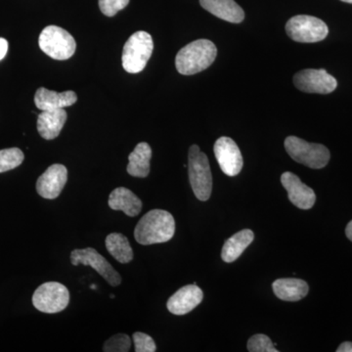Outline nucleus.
<instances>
[{
	"label": "nucleus",
	"instance_id": "2",
	"mask_svg": "<svg viewBox=\"0 0 352 352\" xmlns=\"http://www.w3.org/2000/svg\"><path fill=\"white\" fill-rule=\"evenodd\" d=\"M217 55V48L212 41L208 39L192 41L176 55V69L182 75H196L214 63Z\"/></svg>",
	"mask_w": 352,
	"mask_h": 352
},
{
	"label": "nucleus",
	"instance_id": "20",
	"mask_svg": "<svg viewBox=\"0 0 352 352\" xmlns=\"http://www.w3.org/2000/svg\"><path fill=\"white\" fill-rule=\"evenodd\" d=\"M152 157V149L146 142L136 145L129 156V163L126 170L133 177L145 178L150 173V161Z\"/></svg>",
	"mask_w": 352,
	"mask_h": 352
},
{
	"label": "nucleus",
	"instance_id": "12",
	"mask_svg": "<svg viewBox=\"0 0 352 352\" xmlns=\"http://www.w3.org/2000/svg\"><path fill=\"white\" fill-rule=\"evenodd\" d=\"M68 180V170L63 164L50 166L36 182L38 195L47 200H54L61 194Z\"/></svg>",
	"mask_w": 352,
	"mask_h": 352
},
{
	"label": "nucleus",
	"instance_id": "9",
	"mask_svg": "<svg viewBox=\"0 0 352 352\" xmlns=\"http://www.w3.org/2000/svg\"><path fill=\"white\" fill-rule=\"evenodd\" d=\"M71 263L73 265L91 266L99 275H101L111 286L117 287L122 283V277L110 263L101 256L94 248H85L82 250H74L71 252Z\"/></svg>",
	"mask_w": 352,
	"mask_h": 352
},
{
	"label": "nucleus",
	"instance_id": "30",
	"mask_svg": "<svg viewBox=\"0 0 352 352\" xmlns=\"http://www.w3.org/2000/svg\"><path fill=\"white\" fill-rule=\"evenodd\" d=\"M346 237L349 238V239L352 242V220L351 222H349V224H347L346 228Z\"/></svg>",
	"mask_w": 352,
	"mask_h": 352
},
{
	"label": "nucleus",
	"instance_id": "1",
	"mask_svg": "<svg viewBox=\"0 0 352 352\" xmlns=\"http://www.w3.org/2000/svg\"><path fill=\"white\" fill-rule=\"evenodd\" d=\"M175 233V221L170 212L164 210H152L143 215L134 229V238L138 244H161L173 239Z\"/></svg>",
	"mask_w": 352,
	"mask_h": 352
},
{
	"label": "nucleus",
	"instance_id": "23",
	"mask_svg": "<svg viewBox=\"0 0 352 352\" xmlns=\"http://www.w3.org/2000/svg\"><path fill=\"white\" fill-rule=\"evenodd\" d=\"M24 159V153L19 148L0 150V173L18 168Z\"/></svg>",
	"mask_w": 352,
	"mask_h": 352
},
{
	"label": "nucleus",
	"instance_id": "11",
	"mask_svg": "<svg viewBox=\"0 0 352 352\" xmlns=\"http://www.w3.org/2000/svg\"><path fill=\"white\" fill-rule=\"evenodd\" d=\"M214 151L221 170L228 176L239 175L244 166L242 154L233 139L220 138L215 142Z\"/></svg>",
	"mask_w": 352,
	"mask_h": 352
},
{
	"label": "nucleus",
	"instance_id": "18",
	"mask_svg": "<svg viewBox=\"0 0 352 352\" xmlns=\"http://www.w3.org/2000/svg\"><path fill=\"white\" fill-rule=\"evenodd\" d=\"M67 118L68 116L64 109L43 111L38 117V133L46 140L57 138L63 129Z\"/></svg>",
	"mask_w": 352,
	"mask_h": 352
},
{
	"label": "nucleus",
	"instance_id": "19",
	"mask_svg": "<svg viewBox=\"0 0 352 352\" xmlns=\"http://www.w3.org/2000/svg\"><path fill=\"white\" fill-rule=\"evenodd\" d=\"M272 288L277 298L285 302H298L305 298L309 291L307 282L296 278L278 279L272 284Z\"/></svg>",
	"mask_w": 352,
	"mask_h": 352
},
{
	"label": "nucleus",
	"instance_id": "8",
	"mask_svg": "<svg viewBox=\"0 0 352 352\" xmlns=\"http://www.w3.org/2000/svg\"><path fill=\"white\" fill-rule=\"evenodd\" d=\"M69 302V289L58 282L41 285L32 296V305L44 314H53L63 311Z\"/></svg>",
	"mask_w": 352,
	"mask_h": 352
},
{
	"label": "nucleus",
	"instance_id": "10",
	"mask_svg": "<svg viewBox=\"0 0 352 352\" xmlns=\"http://www.w3.org/2000/svg\"><path fill=\"white\" fill-rule=\"evenodd\" d=\"M295 87L305 94H329L335 91L338 82L324 69H307L294 76Z\"/></svg>",
	"mask_w": 352,
	"mask_h": 352
},
{
	"label": "nucleus",
	"instance_id": "6",
	"mask_svg": "<svg viewBox=\"0 0 352 352\" xmlns=\"http://www.w3.org/2000/svg\"><path fill=\"white\" fill-rule=\"evenodd\" d=\"M41 50L55 60H68L75 54L76 43L69 32L57 25H48L38 38Z\"/></svg>",
	"mask_w": 352,
	"mask_h": 352
},
{
	"label": "nucleus",
	"instance_id": "29",
	"mask_svg": "<svg viewBox=\"0 0 352 352\" xmlns=\"http://www.w3.org/2000/svg\"><path fill=\"white\" fill-rule=\"evenodd\" d=\"M337 352H352V342H342V344L338 347Z\"/></svg>",
	"mask_w": 352,
	"mask_h": 352
},
{
	"label": "nucleus",
	"instance_id": "27",
	"mask_svg": "<svg viewBox=\"0 0 352 352\" xmlns=\"http://www.w3.org/2000/svg\"><path fill=\"white\" fill-rule=\"evenodd\" d=\"M129 3V0H99L101 12L108 17H113Z\"/></svg>",
	"mask_w": 352,
	"mask_h": 352
},
{
	"label": "nucleus",
	"instance_id": "17",
	"mask_svg": "<svg viewBox=\"0 0 352 352\" xmlns=\"http://www.w3.org/2000/svg\"><path fill=\"white\" fill-rule=\"evenodd\" d=\"M109 207L122 210L127 217H138L142 210V201L131 190L119 187L113 190L108 200Z\"/></svg>",
	"mask_w": 352,
	"mask_h": 352
},
{
	"label": "nucleus",
	"instance_id": "28",
	"mask_svg": "<svg viewBox=\"0 0 352 352\" xmlns=\"http://www.w3.org/2000/svg\"><path fill=\"white\" fill-rule=\"evenodd\" d=\"M8 51V43L6 38H0V61L6 56Z\"/></svg>",
	"mask_w": 352,
	"mask_h": 352
},
{
	"label": "nucleus",
	"instance_id": "16",
	"mask_svg": "<svg viewBox=\"0 0 352 352\" xmlns=\"http://www.w3.org/2000/svg\"><path fill=\"white\" fill-rule=\"evenodd\" d=\"M201 6L219 19L239 24L245 19L244 10L234 0H200Z\"/></svg>",
	"mask_w": 352,
	"mask_h": 352
},
{
	"label": "nucleus",
	"instance_id": "24",
	"mask_svg": "<svg viewBox=\"0 0 352 352\" xmlns=\"http://www.w3.org/2000/svg\"><path fill=\"white\" fill-rule=\"evenodd\" d=\"M131 347V339L126 333H117L104 344L103 351L127 352Z\"/></svg>",
	"mask_w": 352,
	"mask_h": 352
},
{
	"label": "nucleus",
	"instance_id": "22",
	"mask_svg": "<svg viewBox=\"0 0 352 352\" xmlns=\"http://www.w3.org/2000/svg\"><path fill=\"white\" fill-rule=\"evenodd\" d=\"M105 243L109 254L120 263H129L133 259L131 245L124 234H109Z\"/></svg>",
	"mask_w": 352,
	"mask_h": 352
},
{
	"label": "nucleus",
	"instance_id": "32",
	"mask_svg": "<svg viewBox=\"0 0 352 352\" xmlns=\"http://www.w3.org/2000/svg\"><path fill=\"white\" fill-rule=\"evenodd\" d=\"M91 289H96V287H95V285H92Z\"/></svg>",
	"mask_w": 352,
	"mask_h": 352
},
{
	"label": "nucleus",
	"instance_id": "3",
	"mask_svg": "<svg viewBox=\"0 0 352 352\" xmlns=\"http://www.w3.org/2000/svg\"><path fill=\"white\" fill-rule=\"evenodd\" d=\"M188 173L192 190L200 201L210 199L212 191V175L207 155L198 145H192L188 153Z\"/></svg>",
	"mask_w": 352,
	"mask_h": 352
},
{
	"label": "nucleus",
	"instance_id": "4",
	"mask_svg": "<svg viewBox=\"0 0 352 352\" xmlns=\"http://www.w3.org/2000/svg\"><path fill=\"white\" fill-rule=\"evenodd\" d=\"M154 43L151 34L140 31L127 39L122 50V67L129 74H138L145 69L152 56Z\"/></svg>",
	"mask_w": 352,
	"mask_h": 352
},
{
	"label": "nucleus",
	"instance_id": "31",
	"mask_svg": "<svg viewBox=\"0 0 352 352\" xmlns=\"http://www.w3.org/2000/svg\"><path fill=\"white\" fill-rule=\"evenodd\" d=\"M342 1L346 2V3L352 4V0H342Z\"/></svg>",
	"mask_w": 352,
	"mask_h": 352
},
{
	"label": "nucleus",
	"instance_id": "21",
	"mask_svg": "<svg viewBox=\"0 0 352 352\" xmlns=\"http://www.w3.org/2000/svg\"><path fill=\"white\" fill-rule=\"evenodd\" d=\"M254 234L250 229H244L236 233L224 243L221 258L227 263H233L240 258L241 254L252 244Z\"/></svg>",
	"mask_w": 352,
	"mask_h": 352
},
{
	"label": "nucleus",
	"instance_id": "15",
	"mask_svg": "<svg viewBox=\"0 0 352 352\" xmlns=\"http://www.w3.org/2000/svg\"><path fill=\"white\" fill-rule=\"evenodd\" d=\"M78 101L75 91L55 92L39 87L34 95V103L41 111L57 110L73 106Z\"/></svg>",
	"mask_w": 352,
	"mask_h": 352
},
{
	"label": "nucleus",
	"instance_id": "33",
	"mask_svg": "<svg viewBox=\"0 0 352 352\" xmlns=\"http://www.w3.org/2000/svg\"><path fill=\"white\" fill-rule=\"evenodd\" d=\"M110 296H111V298H115V296H113V295H111Z\"/></svg>",
	"mask_w": 352,
	"mask_h": 352
},
{
	"label": "nucleus",
	"instance_id": "7",
	"mask_svg": "<svg viewBox=\"0 0 352 352\" xmlns=\"http://www.w3.org/2000/svg\"><path fill=\"white\" fill-rule=\"evenodd\" d=\"M286 32L289 38L296 43H319L327 38L328 25L314 16L298 15L287 22Z\"/></svg>",
	"mask_w": 352,
	"mask_h": 352
},
{
	"label": "nucleus",
	"instance_id": "13",
	"mask_svg": "<svg viewBox=\"0 0 352 352\" xmlns=\"http://www.w3.org/2000/svg\"><path fill=\"white\" fill-rule=\"evenodd\" d=\"M281 183L288 192L289 200L300 210H309L316 201L314 190L300 182V177L287 171L281 175Z\"/></svg>",
	"mask_w": 352,
	"mask_h": 352
},
{
	"label": "nucleus",
	"instance_id": "26",
	"mask_svg": "<svg viewBox=\"0 0 352 352\" xmlns=\"http://www.w3.org/2000/svg\"><path fill=\"white\" fill-rule=\"evenodd\" d=\"M136 352H155L157 351L154 340L147 333L136 332L132 336Z\"/></svg>",
	"mask_w": 352,
	"mask_h": 352
},
{
	"label": "nucleus",
	"instance_id": "25",
	"mask_svg": "<svg viewBox=\"0 0 352 352\" xmlns=\"http://www.w3.org/2000/svg\"><path fill=\"white\" fill-rule=\"evenodd\" d=\"M248 351L250 352H277L270 338L263 333L252 336L248 342Z\"/></svg>",
	"mask_w": 352,
	"mask_h": 352
},
{
	"label": "nucleus",
	"instance_id": "14",
	"mask_svg": "<svg viewBox=\"0 0 352 352\" xmlns=\"http://www.w3.org/2000/svg\"><path fill=\"white\" fill-rule=\"evenodd\" d=\"M204 298L203 291L197 284L187 285L168 298L166 307L170 314L185 315L195 309Z\"/></svg>",
	"mask_w": 352,
	"mask_h": 352
},
{
	"label": "nucleus",
	"instance_id": "5",
	"mask_svg": "<svg viewBox=\"0 0 352 352\" xmlns=\"http://www.w3.org/2000/svg\"><path fill=\"white\" fill-rule=\"evenodd\" d=\"M285 149L296 163L305 164L314 170H320L330 161V151L322 144L309 143L296 136H289L285 140Z\"/></svg>",
	"mask_w": 352,
	"mask_h": 352
}]
</instances>
